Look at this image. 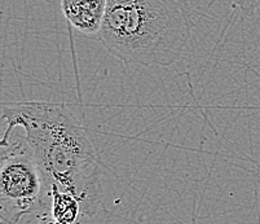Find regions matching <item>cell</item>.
Here are the masks:
<instances>
[{"label": "cell", "mask_w": 260, "mask_h": 224, "mask_svg": "<svg viewBox=\"0 0 260 224\" xmlns=\"http://www.w3.org/2000/svg\"><path fill=\"white\" fill-rule=\"evenodd\" d=\"M3 139L16 127L23 130L30 152L39 164L48 190L57 185L79 199L83 213L98 206V180L94 174L98 153L83 124L66 104L51 101H16L4 104Z\"/></svg>", "instance_id": "6da1fadb"}, {"label": "cell", "mask_w": 260, "mask_h": 224, "mask_svg": "<svg viewBox=\"0 0 260 224\" xmlns=\"http://www.w3.org/2000/svg\"><path fill=\"white\" fill-rule=\"evenodd\" d=\"M188 0H108L99 33L114 57L141 67H171L190 41Z\"/></svg>", "instance_id": "7a4b0ae2"}, {"label": "cell", "mask_w": 260, "mask_h": 224, "mask_svg": "<svg viewBox=\"0 0 260 224\" xmlns=\"http://www.w3.org/2000/svg\"><path fill=\"white\" fill-rule=\"evenodd\" d=\"M51 211V197L42 169L23 136L2 140L0 215L16 224L25 216Z\"/></svg>", "instance_id": "3957f363"}, {"label": "cell", "mask_w": 260, "mask_h": 224, "mask_svg": "<svg viewBox=\"0 0 260 224\" xmlns=\"http://www.w3.org/2000/svg\"><path fill=\"white\" fill-rule=\"evenodd\" d=\"M108 0H61L66 20L86 35L99 34L104 22Z\"/></svg>", "instance_id": "277c9868"}, {"label": "cell", "mask_w": 260, "mask_h": 224, "mask_svg": "<svg viewBox=\"0 0 260 224\" xmlns=\"http://www.w3.org/2000/svg\"><path fill=\"white\" fill-rule=\"evenodd\" d=\"M51 197V215L61 224H77L83 207L79 199L73 193L61 190L57 185L49 188Z\"/></svg>", "instance_id": "5b68a950"}, {"label": "cell", "mask_w": 260, "mask_h": 224, "mask_svg": "<svg viewBox=\"0 0 260 224\" xmlns=\"http://www.w3.org/2000/svg\"><path fill=\"white\" fill-rule=\"evenodd\" d=\"M38 224H61V223H58V221L51 215V211H47V213L40 214V218L39 220H38Z\"/></svg>", "instance_id": "8992f818"}, {"label": "cell", "mask_w": 260, "mask_h": 224, "mask_svg": "<svg viewBox=\"0 0 260 224\" xmlns=\"http://www.w3.org/2000/svg\"><path fill=\"white\" fill-rule=\"evenodd\" d=\"M236 2H237V3L240 4L241 7H245L246 4H249V2H250V0H236Z\"/></svg>", "instance_id": "52a82bcc"}]
</instances>
